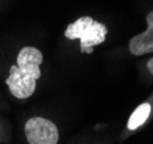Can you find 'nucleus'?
I'll return each instance as SVG.
<instances>
[{
  "instance_id": "1",
  "label": "nucleus",
  "mask_w": 153,
  "mask_h": 144,
  "mask_svg": "<svg viewBox=\"0 0 153 144\" xmlns=\"http://www.w3.org/2000/svg\"><path fill=\"white\" fill-rule=\"evenodd\" d=\"M17 65L9 69V76L6 78L10 93L19 99H27L36 90V81L40 78V65L43 54L38 48L25 46L16 58Z\"/></svg>"
},
{
  "instance_id": "2",
  "label": "nucleus",
  "mask_w": 153,
  "mask_h": 144,
  "mask_svg": "<svg viewBox=\"0 0 153 144\" xmlns=\"http://www.w3.org/2000/svg\"><path fill=\"white\" fill-rule=\"evenodd\" d=\"M107 31L105 24L94 21L91 16H83L69 24L65 36L68 39H79L81 52L90 54L93 52V46L102 44L106 40Z\"/></svg>"
},
{
  "instance_id": "3",
  "label": "nucleus",
  "mask_w": 153,
  "mask_h": 144,
  "mask_svg": "<svg viewBox=\"0 0 153 144\" xmlns=\"http://www.w3.org/2000/svg\"><path fill=\"white\" fill-rule=\"evenodd\" d=\"M24 133L30 144H56L59 141L56 126L42 116L29 119L24 126Z\"/></svg>"
},
{
  "instance_id": "4",
  "label": "nucleus",
  "mask_w": 153,
  "mask_h": 144,
  "mask_svg": "<svg viewBox=\"0 0 153 144\" xmlns=\"http://www.w3.org/2000/svg\"><path fill=\"white\" fill-rule=\"evenodd\" d=\"M147 29L130 39L129 48L134 55H144L153 52V12L146 16Z\"/></svg>"
},
{
  "instance_id": "5",
  "label": "nucleus",
  "mask_w": 153,
  "mask_h": 144,
  "mask_svg": "<svg viewBox=\"0 0 153 144\" xmlns=\"http://www.w3.org/2000/svg\"><path fill=\"white\" fill-rule=\"evenodd\" d=\"M150 113H151V105L149 103L140 104L134 111V113L130 115L129 121H128V129L135 130L138 127H140L147 120V118L150 116Z\"/></svg>"
},
{
  "instance_id": "6",
  "label": "nucleus",
  "mask_w": 153,
  "mask_h": 144,
  "mask_svg": "<svg viewBox=\"0 0 153 144\" xmlns=\"http://www.w3.org/2000/svg\"><path fill=\"white\" fill-rule=\"evenodd\" d=\"M147 68L150 70V73L153 75V58H151V59L149 60V62H147Z\"/></svg>"
}]
</instances>
